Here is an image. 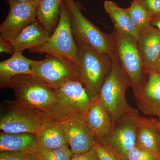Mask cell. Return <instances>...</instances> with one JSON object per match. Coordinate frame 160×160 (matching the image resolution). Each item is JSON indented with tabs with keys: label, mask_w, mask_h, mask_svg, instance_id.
I'll return each mask as SVG.
<instances>
[{
	"label": "cell",
	"mask_w": 160,
	"mask_h": 160,
	"mask_svg": "<svg viewBox=\"0 0 160 160\" xmlns=\"http://www.w3.org/2000/svg\"><path fill=\"white\" fill-rule=\"evenodd\" d=\"M7 88L14 91L18 102L31 109L42 111L54 120L62 121L75 116L60 107L53 89L40 83L31 75L16 76L10 80Z\"/></svg>",
	"instance_id": "1"
},
{
	"label": "cell",
	"mask_w": 160,
	"mask_h": 160,
	"mask_svg": "<svg viewBox=\"0 0 160 160\" xmlns=\"http://www.w3.org/2000/svg\"><path fill=\"white\" fill-rule=\"evenodd\" d=\"M111 57V69L103 83L97 99L106 109L113 123L137 109L131 107L126 99V92L131 87L129 77L114 52Z\"/></svg>",
	"instance_id": "2"
},
{
	"label": "cell",
	"mask_w": 160,
	"mask_h": 160,
	"mask_svg": "<svg viewBox=\"0 0 160 160\" xmlns=\"http://www.w3.org/2000/svg\"><path fill=\"white\" fill-rule=\"evenodd\" d=\"M77 46L78 80L85 87L92 102L97 99L103 83L111 70V55L101 53L85 44Z\"/></svg>",
	"instance_id": "3"
},
{
	"label": "cell",
	"mask_w": 160,
	"mask_h": 160,
	"mask_svg": "<svg viewBox=\"0 0 160 160\" xmlns=\"http://www.w3.org/2000/svg\"><path fill=\"white\" fill-rule=\"evenodd\" d=\"M30 52L46 53L78 65V49L72 28L71 12L65 1L61 5L58 26L49 39Z\"/></svg>",
	"instance_id": "4"
},
{
	"label": "cell",
	"mask_w": 160,
	"mask_h": 160,
	"mask_svg": "<svg viewBox=\"0 0 160 160\" xmlns=\"http://www.w3.org/2000/svg\"><path fill=\"white\" fill-rule=\"evenodd\" d=\"M55 120L47 113L31 109L17 100H6L1 106L0 129L10 133L36 134L44 123Z\"/></svg>",
	"instance_id": "5"
},
{
	"label": "cell",
	"mask_w": 160,
	"mask_h": 160,
	"mask_svg": "<svg viewBox=\"0 0 160 160\" xmlns=\"http://www.w3.org/2000/svg\"><path fill=\"white\" fill-rule=\"evenodd\" d=\"M110 35L114 52L129 77L133 92L145 83L146 74L138 48L137 40L114 28Z\"/></svg>",
	"instance_id": "6"
},
{
	"label": "cell",
	"mask_w": 160,
	"mask_h": 160,
	"mask_svg": "<svg viewBox=\"0 0 160 160\" xmlns=\"http://www.w3.org/2000/svg\"><path fill=\"white\" fill-rule=\"evenodd\" d=\"M70 10L72 28L77 44H85L101 53L114 52L110 35L104 33L86 18L81 7L73 0H64Z\"/></svg>",
	"instance_id": "7"
},
{
	"label": "cell",
	"mask_w": 160,
	"mask_h": 160,
	"mask_svg": "<svg viewBox=\"0 0 160 160\" xmlns=\"http://www.w3.org/2000/svg\"><path fill=\"white\" fill-rule=\"evenodd\" d=\"M31 68L32 77L53 90L78 77V65L53 56L34 60Z\"/></svg>",
	"instance_id": "8"
},
{
	"label": "cell",
	"mask_w": 160,
	"mask_h": 160,
	"mask_svg": "<svg viewBox=\"0 0 160 160\" xmlns=\"http://www.w3.org/2000/svg\"><path fill=\"white\" fill-rule=\"evenodd\" d=\"M140 116L136 110L113 123L109 134L100 142L109 146L122 160H126L128 152L136 145Z\"/></svg>",
	"instance_id": "9"
},
{
	"label": "cell",
	"mask_w": 160,
	"mask_h": 160,
	"mask_svg": "<svg viewBox=\"0 0 160 160\" xmlns=\"http://www.w3.org/2000/svg\"><path fill=\"white\" fill-rule=\"evenodd\" d=\"M39 1L10 3L6 19L0 26V36L12 42L37 20Z\"/></svg>",
	"instance_id": "10"
},
{
	"label": "cell",
	"mask_w": 160,
	"mask_h": 160,
	"mask_svg": "<svg viewBox=\"0 0 160 160\" xmlns=\"http://www.w3.org/2000/svg\"><path fill=\"white\" fill-rule=\"evenodd\" d=\"M54 90L60 107L70 115H84L91 105L88 92L78 79L70 80Z\"/></svg>",
	"instance_id": "11"
},
{
	"label": "cell",
	"mask_w": 160,
	"mask_h": 160,
	"mask_svg": "<svg viewBox=\"0 0 160 160\" xmlns=\"http://www.w3.org/2000/svg\"><path fill=\"white\" fill-rule=\"evenodd\" d=\"M61 122L73 155L84 153L92 148L95 140L83 115H77Z\"/></svg>",
	"instance_id": "12"
},
{
	"label": "cell",
	"mask_w": 160,
	"mask_h": 160,
	"mask_svg": "<svg viewBox=\"0 0 160 160\" xmlns=\"http://www.w3.org/2000/svg\"><path fill=\"white\" fill-rule=\"evenodd\" d=\"M134 92L137 106L144 114L158 117L160 122V74L148 75L147 81Z\"/></svg>",
	"instance_id": "13"
},
{
	"label": "cell",
	"mask_w": 160,
	"mask_h": 160,
	"mask_svg": "<svg viewBox=\"0 0 160 160\" xmlns=\"http://www.w3.org/2000/svg\"><path fill=\"white\" fill-rule=\"evenodd\" d=\"M137 43L146 74L156 71L160 55V31L151 26L140 33Z\"/></svg>",
	"instance_id": "14"
},
{
	"label": "cell",
	"mask_w": 160,
	"mask_h": 160,
	"mask_svg": "<svg viewBox=\"0 0 160 160\" xmlns=\"http://www.w3.org/2000/svg\"><path fill=\"white\" fill-rule=\"evenodd\" d=\"M83 117L96 142H102L111 131L113 123L98 100L92 102Z\"/></svg>",
	"instance_id": "15"
},
{
	"label": "cell",
	"mask_w": 160,
	"mask_h": 160,
	"mask_svg": "<svg viewBox=\"0 0 160 160\" xmlns=\"http://www.w3.org/2000/svg\"><path fill=\"white\" fill-rule=\"evenodd\" d=\"M136 146L160 154L159 120L140 116Z\"/></svg>",
	"instance_id": "16"
},
{
	"label": "cell",
	"mask_w": 160,
	"mask_h": 160,
	"mask_svg": "<svg viewBox=\"0 0 160 160\" xmlns=\"http://www.w3.org/2000/svg\"><path fill=\"white\" fill-rule=\"evenodd\" d=\"M61 122L51 120L40 127L36 134L38 147L56 149L69 146Z\"/></svg>",
	"instance_id": "17"
},
{
	"label": "cell",
	"mask_w": 160,
	"mask_h": 160,
	"mask_svg": "<svg viewBox=\"0 0 160 160\" xmlns=\"http://www.w3.org/2000/svg\"><path fill=\"white\" fill-rule=\"evenodd\" d=\"M34 60L25 57L22 52L16 51L12 56L0 62V87L7 88L12 78L22 74H31Z\"/></svg>",
	"instance_id": "18"
},
{
	"label": "cell",
	"mask_w": 160,
	"mask_h": 160,
	"mask_svg": "<svg viewBox=\"0 0 160 160\" xmlns=\"http://www.w3.org/2000/svg\"><path fill=\"white\" fill-rule=\"evenodd\" d=\"M51 34L38 21L24 29L12 41L15 51L22 52L35 49L46 42Z\"/></svg>",
	"instance_id": "19"
},
{
	"label": "cell",
	"mask_w": 160,
	"mask_h": 160,
	"mask_svg": "<svg viewBox=\"0 0 160 160\" xmlns=\"http://www.w3.org/2000/svg\"><path fill=\"white\" fill-rule=\"evenodd\" d=\"M38 147L36 134L29 132L10 133L1 131L0 152H35Z\"/></svg>",
	"instance_id": "20"
},
{
	"label": "cell",
	"mask_w": 160,
	"mask_h": 160,
	"mask_svg": "<svg viewBox=\"0 0 160 160\" xmlns=\"http://www.w3.org/2000/svg\"><path fill=\"white\" fill-rule=\"evenodd\" d=\"M104 8L114 24V28L130 35L138 41L140 32L132 21L127 8H122L116 3L109 0L104 2Z\"/></svg>",
	"instance_id": "21"
},
{
	"label": "cell",
	"mask_w": 160,
	"mask_h": 160,
	"mask_svg": "<svg viewBox=\"0 0 160 160\" xmlns=\"http://www.w3.org/2000/svg\"><path fill=\"white\" fill-rule=\"evenodd\" d=\"M63 0H39L37 20L50 34H52L59 20Z\"/></svg>",
	"instance_id": "22"
},
{
	"label": "cell",
	"mask_w": 160,
	"mask_h": 160,
	"mask_svg": "<svg viewBox=\"0 0 160 160\" xmlns=\"http://www.w3.org/2000/svg\"><path fill=\"white\" fill-rule=\"evenodd\" d=\"M127 9L132 21L140 33L151 27L152 16L141 0H132Z\"/></svg>",
	"instance_id": "23"
},
{
	"label": "cell",
	"mask_w": 160,
	"mask_h": 160,
	"mask_svg": "<svg viewBox=\"0 0 160 160\" xmlns=\"http://www.w3.org/2000/svg\"><path fill=\"white\" fill-rule=\"evenodd\" d=\"M35 152L41 160H70L73 155L69 146L56 149L38 147Z\"/></svg>",
	"instance_id": "24"
},
{
	"label": "cell",
	"mask_w": 160,
	"mask_h": 160,
	"mask_svg": "<svg viewBox=\"0 0 160 160\" xmlns=\"http://www.w3.org/2000/svg\"><path fill=\"white\" fill-rule=\"evenodd\" d=\"M160 154L135 146L128 152L126 160H159Z\"/></svg>",
	"instance_id": "25"
},
{
	"label": "cell",
	"mask_w": 160,
	"mask_h": 160,
	"mask_svg": "<svg viewBox=\"0 0 160 160\" xmlns=\"http://www.w3.org/2000/svg\"><path fill=\"white\" fill-rule=\"evenodd\" d=\"M93 147L100 160H122L110 147L102 143L95 141Z\"/></svg>",
	"instance_id": "26"
},
{
	"label": "cell",
	"mask_w": 160,
	"mask_h": 160,
	"mask_svg": "<svg viewBox=\"0 0 160 160\" xmlns=\"http://www.w3.org/2000/svg\"><path fill=\"white\" fill-rule=\"evenodd\" d=\"M28 153L22 151H1L0 160H25Z\"/></svg>",
	"instance_id": "27"
},
{
	"label": "cell",
	"mask_w": 160,
	"mask_h": 160,
	"mask_svg": "<svg viewBox=\"0 0 160 160\" xmlns=\"http://www.w3.org/2000/svg\"><path fill=\"white\" fill-rule=\"evenodd\" d=\"M150 15L160 14V0H141Z\"/></svg>",
	"instance_id": "28"
},
{
	"label": "cell",
	"mask_w": 160,
	"mask_h": 160,
	"mask_svg": "<svg viewBox=\"0 0 160 160\" xmlns=\"http://www.w3.org/2000/svg\"><path fill=\"white\" fill-rule=\"evenodd\" d=\"M70 160H100L97 152L92 146L89 151L82 154L72 155Z\"/></svg>",
	"instance_id": "29"
},
{
	"label": "cell",
	"mask_w": 160,
	"mask_h": 160,
	"mask_svg": "<svg viewBox=\"0 0 160 160\" xmlns=\"http://www.w3.org/2000/svg\"><path fill=\"white\" fill-rule=\"evenodd\" d=\"M0 52H6L12 55L15 52L11 42L7 41L2 37L0 36Z\"/></svg>",
	"instance_id": "30"
},
{
	"label": "cell",
	"mask_w": 160,
	"mask_h": 160,
	"mask_svg": "<svg viewBox=\"0 0 160 160\" xmlns=\"http://www.w3.org/2000/svg\"><path fill=\"white\" fill-rule=\"evenodd\" d=\"M151 26L160 31V14L152 16L150 21Z\"/></svg>",
	"instance_id": "31"
},
{
	"label": "cell",
	"mask_w": 160,
	"mask_h": 160,
	"mask_svg": "<svg viewBox=\"0 0 160 160\" xmlns=\"http://www.w3.org/2000/svg\"><path fill=\"white\" fill-rule=\"evenodd\" d=\"M25 160H41L36 152H28Z\"/></svg>",
	"instance_id": "32"
},
{
	"label": "cell",
	"mask_w": 160,
	"mask_h": 160,
	"mask_svg": "<svg viewBox=\"0 0 160 160\" xmlns=\"http://www.w3.org/2000/svg\"><path fill=\"white\" fill-rule=\"evenodd\" d=\"M9 4L10 3L26 2L32 1H39V0H6Z\"/></svg>",
	"instance_id": "33"
},
{
	"label": "cell",
	"mask_w": 160,
	"mask_h": 160,
	"mask_svg": "<svg viewBox=\"0 0 160 160\" xmlns=\"http://www.w3.org/2000/svg\"><path fill=\"white\" fill-rule=\"evenodd\" d=\"M156 71L160 74V55L157 65Z\"/></svg>",
	"instance_id": "34"
},
{
	"label": "cell",
	"mask_w": 160,
	"mask_h": 160,
	"mask_svg": "<svg viewBox=\"0 0 160 160\" xmlns=\"http://www.w3.org/2000/svg\"><path fill=\"white\" fill-rule=\"evenodd\" d=\"M159 160H160V159H159Z\"/></svg>",
	"instance_id": "35"
},
{
	"label": "cell",
	"mask_w": 160,
	"mask_h": 160,
	"mask_svg": "<svg viewBox=\"0 0 160 160\" xmlns=\"http://www.w3.org/2000/svg\"></svg>",
	"instance_id": "36"
}]
</instances>
